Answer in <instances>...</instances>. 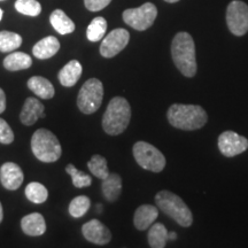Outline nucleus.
Returning a JSON list of instances; mask_svg holds the SVG:
<instances>
[{
	"label": "nucleus",
	"instance_id": "4c0bfd02",
	"mask_svg": "<svg viewBox=\"0 0 248 248\" xmlns=\"http://www.w3.org/2000/svg\"><path fill=\"white\" fill-rule=\"evenodd\" d=\"M0 1H2V0H0Z\"/></svg>",
	"mask_w": 248,
	"mask_h": 248
},
{
	"label": "nucleus",
	"instance_id": "f704fd0d",
	"mask_svg": "<svg viewBox=\"0 0 248 248\" xmlns=\"http://www.w3.org/2000/svg\"><path fill=\"white\" fill-rule=\"evenodd\" d=\"M2 219H4V210H2V204L0 202V223L2 222Z\"/></svg>",
	"mask_w": 248,
	"mask_h": 248
},
{
	"label": "nucleus",
	"instance_id": "c9c22d12",
	"mask_svg": "<svg viewBox=\"0 0 248 248\" xmlns=\"http://www.w3.org/2000/svg\"><path fill=\"white\" fill-rule=\"evenodd\" d=\"M166 2H169V4H173V2H177L179 0H164Z\"/></svg>",
	"mask_w": 248,
	"mask_h": 248
},
{
	"label": "nucleus",
	"instance_id": "2f4dec72",
	"mask_svg": "<svg viewBox=\"0 0 248 248\" xmlns=\"http://www.w3.org/2000/svg\"><path fill=\"white\" fill-rule=\"evenodd\" d=\"M110 1L111 0H84V5L90 12H99L106 8Z\"/></svg>",
	"mask_w": 248,
	"mask_h": 248
},
{
	"label": "nucleus",
	"instance_id": "0eeeda50",
	"mask_svg": "<svg viewBox=\"0 0 248 248\" xmlns=\"http://www.w3.org/2000/svg\"><path fill=\"white\" fill-rule=\"evenodd\" d=\"M133 156L142 169L161 172L166 167V157L153 145L146 141H138L133 145Z\"/></svg>",
	"mask_w": 248,
	"mask_h": 248
},
{
	"label": "nucleus",
	"instance_id": "7c9ffc66",
	"mask_svg": "<svg viewBox=\"0 0 248 248\" xmlns=\"http://www.w3.org/2000/svg\"><path fill=\"white\" fill-rule=\"evenodd\" d=\"M14 141V132L9 124L0 117V142L9 145Z\"/></svg>",
	"mask_w": 248,
	"mask_h": 248
},
{
	"label": "nucleus",
	"instance_id": "f8f14e48",
	"mask_svg": "<svg viewBox=\"0 0 248 248\" xmlns=\"http://www.w3.org/2000/svg\"><path fill=\"white\" fill-rule=\"evenodd\" d=\"M82 233L86 240L95 245H106L111 240V233L107 226L95 218L82 226Z\"/></svg>",
	"mask_w": 248,
	"mask_h": 248
},
{
	"label": "nucleus",
	"instance_id": "f257e3e1",
	"mask_svg": "<svg viewBox=\"0 0 248 248\" xmlns=\"http://www.w3.org/2000/svg\"><path fill=\"white\" fill-rule=\"evenodd\" d=\"M173 63L185 77H193L197 74V59L193 38L187 32H178L171 44Z\"/></svg>",
	"mask_w": 248,
	"mask_h": 248
},
{
	"label": "nucleus",
	"instance_id": "c756f323",
	"mask_svg": "<svg viewBox=\"0 0 248 248\" xmlns=\"http://www.w3.org/2000/svg\"><path fill=\"white\" fill-rule=\"evenodd\" d=\"M15 9L28 16H38L42 13V5L37 0H16Z\"/></svg>",
	"mask_w": 248,
	"mask_h": 248
},
{
	"label": "nucleus",
	"instance_id": "39448f33",
	"mask_svg": "<svg viewBox=\"0 0 248 248\" xmlns=\"http://www.w3.org/2000/svg\"><path fill=\"white\" fill-rule=\"evenodd\" d=\"M155 202H156L157 208L175 219L181 226L188 228L193 222L190 208L175 193L169 191H160L155 195Z\"/></svg>",
	"mask_w": 248,
	"mask_h": 248
},
{
	"label": "nucleus",
	"instance_id": "b1692460",
	"mask_svg": "<svg viewBox=\"0 0 248 248\" xmlns=\"http://www.w3.org/2000/svg\"><path fill=\"white\" fill-rule=\"evenodd\" d=\"M24 193H26L28 200L37 204L44 203L48 198L47 188L38 182L29 183V184L27 185Z\"/></svg>",
	"mask_w": 248,
	"mask_h": 248
},
{
	"label": "nucleus",
	"instance_id": "9d476101",
	"mask_svg": "<svg viewBox=\"0 0 248 248\" xmlns=\"http://www.w3.org/2000/svg\"><path fill=\"white\" fill-rule=\"evenodd\" d=\"M129 40L130 33L128 30L123 29V28L114 29L102 39L100 45V54L104 58H114L125 48Z\"/></svg>",
	"mask_w": 248,
	"mask_h": 248
},
{
	"label": "nucleus",
	"instance_id": "4468645a",
	"mask_svg": "<svg viewBox=\"0 0 248 248\" xmlns=\"http://www.w3.org/2000/svg\"><path fill=\"white\" fill-rule=\"evenodd\" d=\"M44 105L36 98H28L20 113V121L24 125H32L40 117H44Z\"/></svg>",
	"mask_w": 248,
	"mask_h": 248
},
{
	"label": "nucleus",
	"instance_id": "e433bc0d",
	"mask_svg": "<svg viewBox=\"0 0 248 248\" xmlns=\"http://www.w3.org/2000/svg\"><path fill=\"white\" fill-rule=\"evenodd\" d=\"M1 18H2V9L0 8V21H1Z\"/></svg>",
	"mask_w": 248,
	"mask_h": 248
},
{
	"label": "nucleus",
	"instance_id": "412c9836",
	"mask_svg": "<svg viewBox=\"0 0 248 248\" xmlns=\"http://www.w3.org/2000/svg\"><path fill=\"white\" fill-rule=\"evenodd\" d=\"M49 22L54 28V30L60 35H68L75 30V23L73 22L71 18L68 17V15L62 9H55L52 12L51 16H49Z\"/></svg>",
	"mask_w": 248,
	"mask_h": 248
},
{
	"label": "nucleus",
	"instance_id": "473e14b6",
	"mask_svg": "<svg viewBox=\"0 0 248 248\" xmlns=\"http://www.w3.org/2000/svg\"><path fill=\"white\" fill-rule=\"evenodd\" d=\"M6 109V94L4 90L0 88V114L4 113Z\"/></svg>",
	"mask_w": 248,
	"mask_h": 248
},
{
	"label": "nucleus",
	"instance_id": "aec40b11",
	"mask_svg": "<svg viewBox=\"0 0 248 248\" xmlns=\"http://www.w3.org/2000/svg\"><path fill=\"white\" fill-rule=\"evenodd\" d=\"M101 190L106 200L114 202L119 199L122 192V178L117 173H109L106 178L102 179Z\"/></svg>",
	"mask_w": 248,
	"mask_h": 248
},
{
	"label": "nucleus",
	"instance_id": "393cba45",
	"mask_svg": "<svg viewBox=\"0 0 248 248\" xmlns=\"http://www.w3.org/2000/svg\"><path fill=\"white\" fill-rule=\"evenodd\" d=\"M22 45V37L12 31H0V52H12Z\"/></svg>",
	"mask_w": 248,
	"mask_h": 248
},
{
	"label": "nucleus",
	"instance_id": "6ab92c4d",
	"mask_svg": "<svg viewBox=\"0 0 248 248\" xmlns=\"http://www.w3.org/2000/svg\"><path fill=\"white\" fill-rule=\"evenodd\" d=\"M28 88L40 99H51L54 97V86L47 78L42 76H33L28 80Z\"/></svg>",
	"mask_w": 248,
	"mask_h": 248
},
{
	"label": "nucleus",
	"instance_id": "7ed1b4c3",
	"mask_svg": "<svg viewBox=\"0 0 248 248\" xmlns=\"http://www.w3.org/2000/svg\"><path fill=\"white\" fill-rule=\"evenodd\" d=\"M131 119V107L126 99L122 97L113 98L108 104L102 117V128L110 136L121 135L128 128Z\"/></svg>",
	"mask_w": 248,
	"mask_h": 248
},
{
	"label": "nucleus",
	"instance_id": "a211bd4d",
	"mask_svg": "<svg viewBox=\"0 0 248 248\" xmlns=\"http://www.w3.org/2000/svg\"><path fill=\"white\" fill-rule=\"evenodd\" d=\"M60 49V42L57 37L47 36L45 38L40 39L37 44L33 46L32 54L39 60H46L54 57Z\"/></svg>",
	"mask_w": 248,
	"mask_h": 248
},
{
	"label": "nucleus",
	"instance_id": "5701e85b",
	"mask_svg": "<svg viewBox=\"0 0 248 248\" xmlns=\"http://www.w3.org/2000/svg\"><path fill=\"white\" fill-rule=\"evenodd\" d=\"M168 240V230L162 223H156V224L152 225L148 231V244L152 248L166 247Z\"/></svg>",
	"mask_w": 248,
	"mask_h": 248
},
{
	"label": "nucleus",
	"instance_id": "f03ea898",
	"mask_svg": "<svg viewBox=\"0 0 248 248\" xmlns=\"http://www.w3.org/2000/svg\"><path fill=\"white\" fill-rule=\"evenodd\" d=\"M168 121L175 128L181 130H198L206 124V110L198 105L173 104L168 109Z\"/></svg>",
	"mask_w": 248,
	"mask_h": 248
},
{
	"label": "nucleus",
	"instance_id": "4be33fe9",
	"mask_svg": "<svg viewBox=\"0 0 248 248\" xmlns=\"http://www.w3.org/2000/svg\"><path fill=\"white\" fill-rule=\"evenodd\" d=\"M31 64H32V59L23 52H13L8 54L4 60L5 69L9 71L28 69L31 67Z\"/></svg>",
	"mask_w": 248,
	"mask_h": 248
},
{
	"label": "nucleus",
	"instance_id": "1a4fd4ad",
	"mask_svg": "<svg viewBox=\"0 0 248 248\" xmlns=\"http://www.w3.org/2000/svg\"><path fill=\"white\" fill-rule=\"evenodd\" d=\"M226 23L235 36H244L248 32V6L240 0L231 1L226 9Z\"/></svg>",
	"mask_w": 248,
	"mask_h": 248
},
{
	"label": "nucleus",
	"instance_id": "72a5a7b5",
	"mask_svg": "<svg viewBox=\"0 0 248 248\" xmlns=\"http://www.w3.org/2000/svg\"><path fill=\"white\" fill-rule=\"evenodd\" d=\"M177 238V235H176L175 232H168V239L169 240H173Z\"/></svg>",
	"mask_w": 248,
	"mask_h": 248
},
{
	"label": "nucleus",
	"instance_id": "a878e982",
	"mask_svg": "<svg viewBox=\"0 0 248 248\" xmlns=\"http://www.w3.org/2000/svg\"><path fill=\"white\" fill-rule=\"evenodd\" d=\"M107 30V21L104 17L98 16L94 17L89 24L88 30H86V37L90 42H99L105 37Z\"/></svg>",
	"mask_w": 248,
	"mask_h": 248
},
{
	"label": "nucleus",
	"instance_id": "9b49d317",
	"mask_svg": "<svg viewBox=\"0 0 248 248\" xmlns=\"http://www.w3.org/2000/svg\"><path fill=\"white\" fill-rule=\"evenodd\" d=\"M218 148L226 157H233L248 148V139L234 131H224L218 137Z\"/></svg>",
	"mask_w": 248,
	"mask_h": 248
},
{
	"label": "nucleus",
	"instance_id": "423d86ee",
	"mask_svg": "<svg viewBox=\"0 0 248 248\" xmlns=\"http://www.w3.org/2000/svg\"><path fill=\"white\" fill-rule=\"evenodd\" d=\"M104 98V85L98 78H90L83 84L77 97V106L83 114L94 113L99 109Z\"/></svg>",
	"mask_w": 248,
	"mask_h": 248
},
{
	"label": "nucleus",
	"instance_id": "cd10ccee",
	"mask_svg": "<svg viewBox=\"0 0 248 248\" xmlns=\"http://www.w3.org/2000/svg\"><path fill=\"white\" fill-rule=\"evenodd\" d=\"M91 207V201L86 195H78L74 198L69 204V214L75 218L84 216Z\"/></svg>",
	"mask_w": 248,
	"mask_h": 248
},
{
	"label": "nucleus",
	"instance_id": "f3484780",
	"mask_svg": "<svg viewBox=\"0 0 248 248\" xmlns=\"http://www.w3.org/2000/svg\"><path fill=\"white\" fill-rule=\"evenodd\" d=\"M83 74V67L77 60H71L59 71V82L64 88H71L78 82Z\"/></svg>",
	"mask_w": 248,
	"mask_h": 248
},
{
	"label": "nucleus",
	"instance_id": "bb28decb",
	"mask_svg": "<svg viewBox=\"0 0 248 248\" xmlns=\"http://www.w3.org/2000/svg\"><path fill=\"white\" fill-rule=\"evenodd\" d=\"M88 168L93 176L97 178L105 179L109 175L107 167V160L102 155L95 154L91 157V160L88 162Z\"/></svg>",
	"mask_w": 248,
	"mask_h": 248
},
{
	"label": "nucleus",
	"instance_id": "20e7f679",
	"mask_svg": "<svg viewBox=\"0 0 248 248\" xmlns=\"http://www.w3.org/2000/svg\"><path fill=\"white\" fill-rule=\"evenodd\" d=\"M31 150L39 161L52 163L61 157L62 147L53 132L47 129H38L31 138Z\"/></svg>",
	"mask_w": 248,
	"mask_h": 248
},
{
	"label": "nucleus",
	"instance_id": "ddd939ff",
	"mask_svg": "<svg viewBox=\"0 0 248 248\" xmlns=\"http://www.w3.org/2000/svg\"><path fill=\"white\" fill-rule=\"evenodd\" d=\"M24 175L20 166L14 162H6L0 168V182L6 190L15 191L22 185Z\"/></svg>",
	"mask_w": 248,
	"mask_h": 248
},
{
	"label": "nucleus",
	"instance_id": "dca6fc26",
	"mask_svg": "<svg viewBox=\"0 0 248 248\" xmlns=\"http://www.w3.org/2000/svg\"><path fill=\"white\" fill-rule=\"evenodd\" d=\"M22 231L31 237H39L46 232V222L44 216L39 213H32L21 219Z\"/></svg>",
	"mask_w": 248,
	"mask_h": 248
},
{
	"label": "nucleus",
	"instance_id": "c85d7f7f",
	"mask_svg": "<svg viewBox=\"0 0 248 248\" xmlns=\"http://www.w3.org/2000/svg\"><path fill=\"white\" fill-rule=\"evenodd\" d=\"M66 171L67 173H69L71 176V182H73V185L77 188H83V187H88L92 184V179L91 176H89L88 173H85L84 171H80L74 166L73 163L68 164L66 167Z\"/></svg>",
	"mask_w": 248,
	"mask_h": 248
},
{
	"label": "nucleus",
	"instance_id": "6e6552de",
	"mask_svg": "<svg viewBox=\"0 0 248 248\" xmlns=\"http://www.w3.org/2000/svg\"><path fill=\"white\" fill-rule=\"evenodd\" d=\"M157 16V9L154 4L146 2L138 8H129L123 12V21L135 30L144 31L153 26Z\"/></svg>",
	"mask_w": 248,
	"mask_h": 248
},
{
	"label": "nucleus",
	"instance_id": "2eb2a0df",
	"mask_svg": "<svg viewBox=\"0 0 248 248\" xmlns=\"http://www.w3.org/2000/svg\"><path fill=\"white\" fill-rule=\"evenodd\" d=\"M157 216H159L157 207L152 206V204H141L135 212L133 224L139 231H145L156 221Z\"/></svg>",
	"mask_w": 248,
	"mask_h": 248
}]
</instances>
